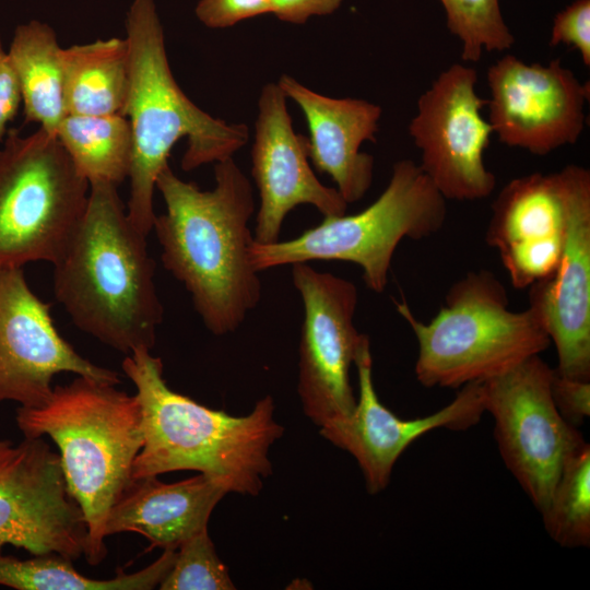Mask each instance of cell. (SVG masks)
<instances>
[{"mask_svg":"<svg viewBox=\"0 0 590 590\" xmlns=\"http://www.w3.org/2000/svg\"><path fill=\"white\" fill-rule=\"evenodd\" d=\"M581 166L510 180L492 205L486 243L499 253L516 288H529L556 267L569 201Z\"/></svg>","mask_w":590,"mask_h":590,"instance_id":"obj_17","label":"cell"},{"mask_svg":"<svg viewBox=\"0 0 590 590\" xmlns=\"http://www.w3.org/2000/svg\"><path fill=\"white\" fill-rule=\"evenodd\" d=\"M488 122L507 146L546 155L574 144L585 129L589 83L560 59L527 63L506 55L487 70Z\"/></svg>","mask_w":590,"mask_h":590,"instance_id":"obj_13","label":"cell"},{"mask_svg":"<svg viewBox=\"0 0 590 590\" xmlns=\"http://www.w3.org/2000/svg\"><path fill=\"white\" fill-rule=\"evenodd\" d=\"M88 191L55 134L9 129L0 148V266L54 263L84 214Z\"/></svg>","mask_w":590,"mask_h":590,"instance_id":"obj_8","label":"cell"},{"mask_svg":"<svg viewBox=\"0 0 590 590\" xmlns=\"http://www.w3.org/2000/svg\"><path fill=\"white\" fill-rule=\"evenodd\" d=\"M548 535L560 546L590 544V447L587 444L563 469L540 512Z\"/></svg>","mask_w":590,"mask_h":590,"instance_id":"obj_25","label":"cell"},{"mask_svg":"<svg viewBox=\"0 0 590 590\" xmlns=\"http://www.w3.org/2000/svg\"><path fill=\"white\" fill-rule=\"evenodd\" d=\"M117 385L76 376L56 385L39 406H20L16 425L24 437L48 436L58 447L62 471L87 527L84 556L98 565L107 555L108 514L132 481L143 444L135 394Z\"/></svg>","mask_w":590,"mask_h":590,"instance_id":"obj_5","label":"cell"},{"mask_svg":"<svg viewBox=\"0 0 590 590\" xmlns=\"http://www.w3.org/2000/svg\"><path fill=\"white\" fill-rule=\"evenodd\" d=\"M121 367L134 385L142 416L143 444L132 479L193 470L227 493L261 492L272 472L270 448L284 432L274 420L271 396L247 415L233 416L170 389L162 359L149 349L127 354Z\"/></svg>","mask_w":590,"mask_h":590,"instance_id":"obj_3","label":"cell"},{"mask_svg":"<svg viewBox=\"0 0 590 590\" xmlns=\"http://www.w3.org/2000/svg\"><path fill=\"white\" fill-rule=\"evenodd\" d=\"M565 44L578 50L590 66V0H575L554 19L550 45Z\"/></svg>","mask_w":590,"mask_h":590,"instance_id":"obj_28","label":"cell"},{"mask_svg":"<svg viewBox=\"0 0 590 590\" xmlns=\"http://www.w3.org/2000/svg\"><path fill=\"white\" fill-rule=\"evenodd\" d=\"M449 32L461 42V58L477 62L483 51L509 49L515 37L500 10V0H439Z\"/></svg>","mask_w":590,"mask_h":590,"instance_id":"obj_26","label":"cell"},{"mask_svg":"<svg viewBox=\"0 0 590 590\" xmlns=\"http://www.w3.org/2000/svg\"><path fill=\"white\" fill-rule=\"evenodd\" d=\"M278 84L305 116L315 169L332 178L347 204L361 200L374 176V157L361 146L376 141L381 107L365 99L319 94L288 74L281 75Z\"/></svg>","mask_w":590,"mask_h":590,"instance_id":"obj_19","label":"cell"},{"mask_svg":"<svg viewBox=\"0 0 590 590\" xmlns=\"http://www.w3.org/2000/svg\"><path fill=\"white\" fill-rule=\"evenodd\" d=\"M87 527L60 462L43 437L0 440V552L5 545L31 555H84Z\"/></svg>","mask_w":590,"mask_h":590,"instance_id":"obj_11","label":"cell"},{"mask_svg":"<svg viewBox=\"0 0 590 590\" xmlns=\"http://www.w3.org/2000/svg\"><path fill=\"white\" fill-rule=\"evenodd\" d=\"M60 373L120 384L119 374L90 362L60 335L50 305L31 290L23 268L0 266V402L39 406Z\"/></svg>","mask_w":590,"mask_h":590,"instance_id":"obj_14","label":"cell"},{"mask_svg":"<svg viewBox=\"0 0 590 590\" xmlns=\"http://www.w3.org/2000/svg\"><path fill=\"white\" fill-rule=\"evenodd\" d=\"M476 82L474 68L450 66L420 96L409 125L418 165L446 200L485 199L496 186L484 163L493 129L482 116L487 99L477 95Z\"/></svg>","mask_w":590,"mask_h":590,"instance_id":"obj_10","label":"cell"},{"mask_svg":"<svg viewBox=\"0 0 590 590\" xmlns=\"http://www.w3.org/2000/svg\"><path fill=\"white\" fill-rule=\"evenodd\" d=\"M354 365L358 376L354 411L321 425L320 435L356 460L370 494L387 487L397 460L421 436L438 428L468 429L485 413L483 385L471 382L462 386L456 398L439 411L423 417L401 418L378 399L366 334L359 341Z\"/></svg>","mask_w":590,"mask_h":590,"instance_id":"obj_15","label":"cell"},{"mask_svg":"<svg viewBox=\"0 0 590 590\" xmlns=\"http://www.w3.org/2000/svg\"><path fill=\"white\" fill-rule=\"evenodd\" d=\"M130 54V87L125 116L132 134L126 206L131 224L144 235L152 231L156 180L168 165L176 142L186 138L181 168L191 172L217 163L247 144L245 123H228L198 107L179 87L169 67L165 35L155 0H133L126 17Z\"/></svg>","mask_w":590,"mask_h":590,"instance_id":"obj_4","label":"cell"},{"mask_svg":"<svg viewBox=\"0 0 590 590\" xmlns=\"http://www.w3.org/2000/svg\"><path fill=\"white\" fill-rule=\"evenodd\" d=\"M343 0H271V14L282 22L305 24L311 16L335 12Z\"/></svg>","mask_w":590,"mask_h":590,"instance_id":"obj_32","label":"cell"},{"mask_svg":"<svg viewBox=\"0 0 590 590\" xmlns=\"http://www.w3.org/2000/svg\"><path fill=\"white\" fill-rule=\"evenodd\" d=\"M555 345V371L590 380V172L581 166L555 269L529 287V306Z\"/></svg>","mask_w":590,"mask_h":590,"instance_id":"obj_18","label":"cell"},{"mask_svg":"<svg viewBox=\"0 0 590 590\" xmlns=\"http://www.w3.org/2000/svg\"><path fill=\"white\" fill-rule=\"evenodd\" d=\"M194 14L206 27L222 30L271 14V0H199Z\"/></svg>","mask_w":590,"mask_h":590,"instance_id":"obj_29","label":"cell"},{"mask_svg":"<svg viewBox=\"0 0 590 590\" xmlns=\"http://www.w3.org/2000/svg\"><path fill=\"white\" fill-rule=\"evenodd\" d=\"M551 393L562 417L579 427L590 415V380L564 377L553 368Z\"/></svg>","mask_w":590,"mask_h":590,"instance_id":"obj_30","label":"cell"},{"mask_svg":"<svg viewBox=\"0 0 590 590\" xmlns=\"http://www.w3.org/2000/svg\"><path fill=\"white\" fill-rule=\"evenodd\" d=\"M552 376L553 368L534 355L482 382L504 463L539 512L565 465L587 445L578 427L557 411Z\"/></svg>","mask_w":590,"mask_h":590,"instance_id":"obj_9","label":"cell"},{"mask_svg":"<svg viewBox=\"0 0 590 590\" xmlns=\"http://www.w3.org/2000/svg\"><path fill=\"white\" fill-rule=\"evenodd\" d=\"M418 164L401 160L381 194L352 215L324 217L298 237L251 245L250 259L257 272L311 260L353 262L363 270L365 285L385 291L393 253L408 237L423 239L437 233L447 219V203Z\"/></svg>","mask_w":590,"mask_h":590,"instance_id":"obj_7","label":"cell"},{"mask_svg":"<svg viewBox=\"0 0 590 590\" xmlns=\"http://www.w3.org/2000/svg\"><path fill=\"white\" fill-rule=\"evenodd\" d=\"M278 83L262 86L258 98L251 174L259 191L255 240H279L285 216L300 204L314 205L323 217L343 215L347 203L337 188L322 185L309 161L308 139L296 133Z\"/></svg>","mask_w":590,"mask_h":590,"instance_id":"obj_16","label":"cell"},{"mask_svg":"<svg viewBox=\"0 0 590 590\" xmlns=\"http://www.w3.org/2000/svg\"><path fill=\"white\" fill-rule=\"evenodd\" d=\"M226 494L202 473L169 484L157 476L132 479L108 514L106 536L133 532L149 540L148 551L177 550L208 529L213 509Z\"/></svg>","mask_w":590,"mask_h":590,"instance_id":"obj_20","label":"cell"},{"mask_svg":"<svg viewBox=\"0 0 590 590\" xmlns=\"http://www.w3.org/2000/svg\"><path fill=\"white\" fill-rule=\"evenodd\" d=\"M215 186L201 190L165 166L156 180L166 212L154 229L165 269L190 293L204 326L215 335L236 331L261 298L250 259L255 241L251 184L233 157L214 165Z\"/></svg>","mask_w":590,"mask_h":590,"instance_id":"obj_1","label":"cell"},{"mask_svg":"<svg viewBox=\"0 0 590 590\" xmlns=\"http://www.w3.org/2000/svg\"><path fill=\"white\" fill-rule=\"evenodd\" d=\"M304 307L297 391L304 414L317 426L349 416L356 405L350 369L363 333L354 326L358 293L349 280L292 264Z\"/></svg>","mask_w":590,"mask_h":590,"instance_id":"obj_12","label":"cell"},{"mask_svg":"<svg viewBox=\"0 0 590 590\" xmlns=\"http://www.w3.org/2000/svg\"><path fill=\"white\" fill-rule=\"evenodd\" d=\"M61 50L54 28L37 20L17 25L8 49L25 121L52 134L66 116Z\"/></svg>","mask_w":590,"mask_h":590,"instance_id":"obj_22","label":"cell"},{"mask_svg":"<svg viewBox=\"0 0 590 590\" xmlns=\"http://www.w3.org/2000/svg\"><path fill=\"white\" fill-rule=\"evenodd\" d=\"M66 115H122L130 87L126 38L110 37L61 50Z\"/></svg>","mask_w":590,"mask_h":590,"instance_id":"obj_21","label":"cell"},{"mask_svg":"<svg viewBox=\"0 0 590 590\" xmlns=\"http://www.w3.org/2000/svg\"><path fill=\"white\" fill-rule=\"evenodd\" d=\"M146 235L127 216L117 186L90 185L84 214L54 266V292L72 322L127 354L155 344L163 321Z\"/></svg>","mask_w":590,"mask_h":590,"instance_id":"obj_2","label":"cell"},{"mask_svg":"<svg viewBox=\"0 0 590 590\" xmlns=\"http://www.w3.org/2000/svg\"><path fill=\"white\" fill-rule=\"evenodd\" d=\"M398 312L417 341L415 376L426 388H461L495 378L551 344L536 315L508 308L503 283L489 271H471L448 291L428 322L403 302Z\"/></svg>","mask_w":590,"mask_h":590,"instance_id":"obj_6","label":"cell"},{"mask_svg":"<svg viewBox=\"0 0 590 590\" xmlns=\"http://www.w3.org/2000/svg\"><path fill=\"white\" fill-rule=\"evenodd\" d=\"M21 105L19 81L0 37V142L5 138L8 125L15 118Z\"/></svg>","mask_w":590,"mask_h":590,"instance_id":"obj_31","label":"cell"},{"mask_svg":"<svg viewBox=\"0 0 590 590\" xmlns=\"http://www.w3.org/2000/svg\"><path fill=\"white\" fill-rule=\"evenodd\" d=\"M162 590H233L227 566L220 559L208 529L179 545Z\"/></svg>","mask_w":590,"mask_h":590,"instance_id":"obj_27","label":"cell"},{"mask_svg":"<svg viewBox=\"0 0 590 590\" xmlns=\"http://www.w3.org/2000/svg\"><path fill=\"white\" fill-rule=\"evenodd\" d=\"M55 135L90 185L107 182L118 187L129 177L132 134L126 116L66 115Z\"/></svg>","mask_w":590,"mask_h":590,"instance_id":"obj_24","label":"cell"},{"mask_svg":"<svg viewBox=\"0 0 590 590\" xmlns=\"http://www.w3.org/2000/svg\"><path fill=\"white\" fill-rule=\"evenodd\" d=\"M176 551L164 550L154 563L135 573L117 569L110 579L84 576L74 568L73 560L58 554L20 559L0 552V586L15 590H151L170 570Z\"/></svg>","mask_w":590,"mask_h":590,"instance_id":"obj_23","label":"cell"}]
</instances>
